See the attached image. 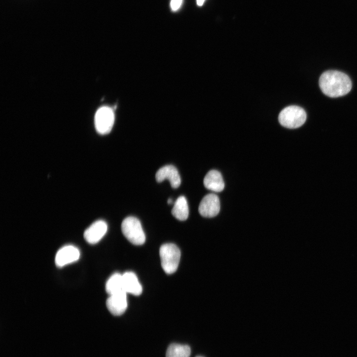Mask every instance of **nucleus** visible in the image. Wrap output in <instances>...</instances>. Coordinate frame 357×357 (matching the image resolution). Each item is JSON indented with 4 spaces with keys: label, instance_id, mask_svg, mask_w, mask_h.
Segmentation results:
<instances>
[{
    "label": "nucleus",
    "instance_id": "nucleus-3",
    "mask_svg": "<svg viewBox=\"0 0 357 357\" xmlns=\"http://www.w3.org/2000/svg\"><path fill=\"white\" fill-rule=\"evenodd\" d=\"M121 231L126 238L134 245H141L145 241V235L140 222L136 218H125L121 225Z\"/></svg>",
    "mask_w": 357,
    "mask_h": 357
},
{
    "label": "nucleus",
    "instance_id": "nucleus-7",
    "mask_svg": "<svg viewBox=\"0 0 357 357\" xmlns=\"http://www.w3.org/2000/svg\"><path fill=\"white\" fill-rule=\"evenodd\" d=\"M108 226L103 220H98L91 224L84 232V238L90 244L99 241L107 233Z\"/></svg>",
    "mask_w": 357,
    "mask_h": 357
},
{
    "label": "nucleus",
    "instance_id": "nucleus-4",
    "mask_svg": "<svg viewBox=\"0 0 357 357\" xmlns=\"http://www.w3.org/2000/svg\"><path fill=\"white\" fill-rule=\"evenodd\" d=\"M305 111L297 106L286 107L280 112L278 119L280 124L287 128L293 129L301 126L305 121Z\"/></svg>",
    "mask_w": 357,
    "mask_h": 357
},
{
    "label": "nucleus",
    "instance_id": "nucleus-12",
    "mask_svg": "<svg viewBox=\"0 0 357 357\" xmlns=\"http://www.w3.org/2000/svg\"><path fill=\"white\" fill-rule=\"evenodd\" d=\"M123 285L124 291L135 296L140 295L142 287L135 274L132 272H126L122 274Z\"/></svg>",
    "mask_w": 357,
    "mask_h": 357
},
{
    "label": "nucleus",
    "instance_id": "nucleus-6",
    "mask_svg": "<svg viewBox=\"0 0 357 357\" xmlns=\"http://www.w3.org/2000/svg\"><path fill=\"white\" fill-rule=\"evenodd\" d=\"M220 210V200L213 193L206 195L201 200L198 207L200 214L207 218L216 216Z\"/></svg>",
    "mask_w": 357,
    "mask_h": 357
},
{
    "label": "nucleus",
    "instance_id": "nucleus-14",
    "mask_svg": "<svg viewBox=\"0 0 357 357\" xmlns=\"http://www.w3.org/2000/svg\"><path fill=\"white\" fill-rule=\"evenodd\" d=\"M105 288L110 295L125 292L123 288L122 275L117 273L113 274L107 281Z\"/></svg>",
    "mask_w": 357,
    "mask_h": 357
},
{
    "label": "nucleus",
    "instance_id": "nucleus-2",
    "mask_svg": "<svg viewBox=\"0 0 357 357\" xmlns=\"http://www.w3.org/2000/svg\"><path fill=\"white\" fill-rule=\"evenodd\" d=\"M161 266L167 274H173L177 270L180 258V251L174 243H165L159 250Z\"/></svg>",
    "mask_w": 357,
    "mask_h": 357
},
{
    "label": "nucleus",
    "instance_id": "nucleus-8",
    "mask_svg": "<svg viewBox=\"0 0 357 357\" xmlns=\"http://www.w3.org/2000/svg\"><path fill=\"white\" fill-rule=\"evenodd\" d=\"M80 257L79 249L73 245H66L57 252L55 263L59 267H62L77 261Z\"/></svg>",
    "mask_w": 357,
    "mask_h": 357
},
{
    "label": "nucleus",
    "instance_id": "nucleus-19",
    "mask_svg": "<svg viewBox=\"0 0 357 357\" xmlns=\"http://www.w3.org/2000/svg\"></svg>",
    "mask_w": 357,
    "mask_h": 357
},
{
    "label": "nucleus",
    "instance_id": "nucleus-15",
    "mask_svg": "<svg viewBox=\"0 0 357 357\" xmlns=\"http://www.w3.org/2000/svg\"><path fill=\"white\" fill-rule=\"evenodd\" d=\"M190 353V348L188 345L174 343L168 347L166 357H189Z\"/></svg>",
    "mask_w": 357,
    "mask_h": 357
},
{
    "label": "nucleus",
    "instance_id": "nucleus-5",
    "mask_svg": "<svg viewBox=\"0 0 357 357\" xmlns=\"http://www.w3.org/2000/svg\"><path fill=\"white\" fill-rule=\"evenodd\" d=\"M115 115L109 107H102L97 111L95 116V125L97 131L101 134L109 133L114 123Z\"/></svg>",
    "mask_w": 357,
    "mask_h": 357
},
{
    "label": "nucleus",
    "instance_id": "nucleus-10",
    "mask_svg": "<svg viewBox=\"0 0 357 357\" xmlns=\"http://www.w3.org/2000/svg\"><path fill=\"white\" fill-rule=\"evenodd\" d=\"M156 181L161 182L165 179L170 181L171 186L174 188L178 187L181 183V179L177 168L173 165H166L159 169L155 176Z\"/></svg>",
    "mask_w": 357,
    "mask_h": 357
},
{
    "label": "nucleus",
    "instance_id": "nucleus-16",
    "mask_svg": "<svg viewBox=\"0 0 357 357\" xmlns=\"http://www.w3.org/2000/svg\"><path fill=\"white\" fill-rule=\"evenodd\" d=\"M183 0H171L170 7L172 11H176L181 7Z\"/></svg>",
    "mask_w": 357,
    "mask_h": 357
},
{
    "label": "nucleus",
    "instance_id": "nucleus-13",
    "mask_svg": "<svg viewBox=\"0 0 357 357\" xmlns=\"http://www.w3.org/2000/svg\"><path fill=\"white\" fill-rule=\"evenodd\" d=\"M172 215L178 220L184 221L189 215V209L186 198L183 196H180L176 201L172 210Z\"/></svg>",
    "mask_w": 357,
    "mask_h": 357
},
{
    "label": "nucleus",
    "instance_id": "nucleus-11",
    "mask_svg": "<svg viewBox=\"0 0 357 357\" xmlns=\"http://www.w3.org/2000/svg\"><path fill=\"white\" fill-rule=\"evenodd\" d=\"M203 184L205 187L215 192L222 191L225 187V183L221 174L217 170H211L207 173L204 178Z\"/></svg>",
    "mask_w": 357,
    "mask_h": 357
},
{
    "label": "nucleus",
    "instance_id": "nucleus-18",
    "mask_svg": "<svg viewBox=\"0 0 357 357\" xmlns=\"http://www.w3.org/2000/svg\"><path fill=\"white\" fill-rule=\"evenodd\" d=\"M167 202H168V204H172V203L173 200H172V199L171 198H169V199H168Z\"/></svg>",
    "mask_w": 357,
    "mask_h": 357
},
{
    "label": "nucleus",
    "instance_id": "nucleus-17",
    "mask_svg": "<svg viewBox=\"0 0 357 357\" xmlns=\"http://www.w3.org/2000/svg\"><path fill=\"white\" fill-rule=\"evenodd\" d=\"M205 0H196L197 4L198 6H202Z\"/></svg>",
    "mask_w": 357,
    "mask_h": 357
},
{
    "label": "nucleus",
    "instance_id": "nucleus-1",
    "mask_svg": "<svg viewBox=\"0 0 357 357\" xmlns=\"http://www.w3.org/2000/svg\"><path fill=\"white\" fill-rule=\"evenodd\" d=\"M319 84L322 92L332 98L346 95L352 86L349 77L337 70H327L323 72L319 78Z\"/></svg>",
    "mask_w": 357,
    "mask_h": 357
},
{
    "label": "nucleus",
    "instance_id": "nucleus-9",
    "mask_svg": "<svg viewBox=\"0 0 357 357\" xmlns=\"http://www.w3.org/2000/svg\"><path fill=\"white\" fill-rule=\"evenodd\" d=\"M126 294L125 292H121L110 295L107 299V307L114 315H120L126 310L127 307Z\"/></svg>",
    "mask_w": 357,
    "mask_h": 357
}]
</instances>
